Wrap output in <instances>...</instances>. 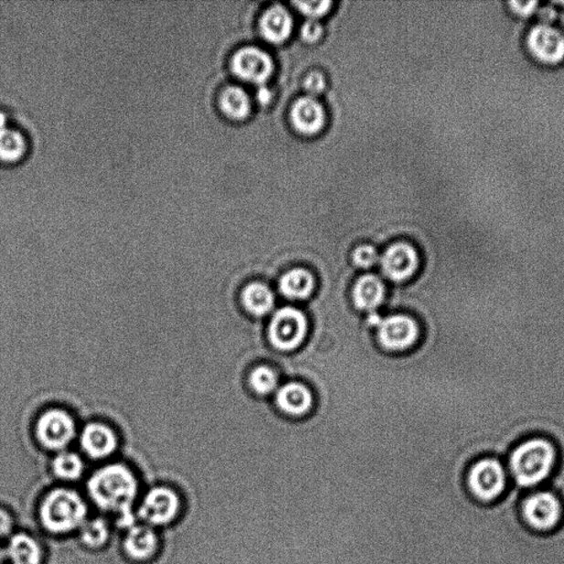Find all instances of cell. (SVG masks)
Here are the masks:
<instances>
[{
	"label": "cell",
	"instance_id": "19",
	"mask_svg": "<svg viewBox=\"0 0 564 564\" xmlns=\"http://www.w3.org/2000/svg\"><path fill=\"white\" fill-rule=\"evenodd\" d=\"M7 555L13 564H40L41 548L35 538L17 534L9 541Z\"/></svg>",
	"mask_w": 564,
	"mask_h": 564
},
{
	"label": "cell",
	"instance_id": "31",
	"mask_svg": "<svg viewBox=\"0 0 564 564\" xmlns=\"http://www.w3.org/2000/svg\"><path fill=\"white\" fill-rule=\"evenodd\" d=\"M322 34H324V28H322L319 21L314 19L308 20L307 23L303 25V28H301V37H303L304 41L309 43L318 41Z\"/></svg>",
	"mask_w": 564,
	"mask_h": 564
},
{
	"label": "cell",
	"instance_id": "25",
	"mask_svg": "<svg viewBox=\"0 0 564 564\" xmlns=\"http://www.w3.org/2000/svg\"><path fill=\"white\" fill-rule=\"evenodd\" d=\"M26 141L23 133L5 126L0 128V159L14 161L25 153Z\"/></svg>",
	"mask_w": 564,
	"mask_h": 564
},
{
	"label": "cell",
	"instance_id": "17",
	"mask_svg": "<svg viewBox=\"0 0 564 564\" xmlns=\"http://www.w3.org/2000/svg\"><path fill=\"white\" fill-rule=\"evenodd\" d=\"M276 400L282 411L292 416H301L309 411L314 399L307 387L289 383L278 390Z\"/></svg>",
	"mask_w": 564,
	"mask_h": 564
},
{
	"label": "cell",
	"instance_id": "36",
	"mask_svg": "<svg viewBox=\"0 0 564 564\" xmlns=\"http://www.w3.org/2000/svg\"><path fill=\"white\" fill-rule=\"evenodd\" d=\"M3 561H4V555H3L2 550H0V564H3Z\"/></svg>",
	"mask_w": 564,
	"mask_h": 564
},
{
	"label": "cell",
	"instance_id": "1",
	"mask_svg": "<svg viewBox=\"0 0 564 564\" xmlns=\"http://www.w3.org/2000/svg\"><path fill=\"white\" fill-rule=\"evenodd\" d=\"M88 492L96 506L116 515L122 528L135 526L133 504L138 482L131 469L122 464H110L96 471L88 482Z\"/></svg>",
	"mask_w": 564,
	"mask_h": 564
},
{
	"label": "cell",
	"instance_id": "22",
	"mask_svg": "<svg viewBox=\"0 0 564 564\" xmlns=\"http://www.w3.org/2000/svg\"><path fill=\"white\" fill-rule=\"evenodd\" d=\"M243 304L250 314L265 315L272 310L275 297L265 284L250 283L243 292Z\"/></svg>",
	"mask_w": 564,
	"mask_h": 564
},
{
	"label": "cell",
	"instance_id": "9",
	"mask_svg": "<svg viewBox=\"0 0 564 564\" xmlns=\"http://www.w3.org/2000/svg\"><path fill=\"white\" fill-rule=\"evenodd\" d=\"M307 320L301 311L282 308L271 322L270 338L272 346L282 351H292L304 340Z\"/></svg>",
	"mask_w": 564,
	"mask_h": 564
},
{
	"label": "cell",
	"instance_id": "30",
	"mask_svg": "<svg viewBox=\"0 0 564 564\" xmlns=\"http://www.w3.org/2000/svg\"><path fill=\"white\" fill-rule=\"evenodd\" d=\"M304 88L310 95H313V98L321 94L325 89V75L320 72L310 73L304 80Z\"/></svg>",
	"mask_w": 564,
	"mask_h": 564
},
{
	"label": "cell",
	"instance_id": "4",
	"mask_svg": "<svg viewBox=\"0 0 564 564\" xmlns=\"http://www.w3.org/2000/svg\"><path fill=\"white\" fill-rule=\"evenodd\" d=\"M464 485L470 496L482 505L501 501L510 486L507 471L502 462L490 456L473 462L467 467Z\"/></svg>",
	"mask_w": 564,
	"mask_h": 564
},
{
	"label": "cell",
	"instance_id": "7",
	"mask_svg": "<svg viewBox=\"0 0 564 564\" xmlns=\"http://www.w3.org/2000/svg\"><path fill=\"white\" fill-rule=\"evenodd\" d=\"M181 507L180 497L166 486H155L144 495L138 517L149 527H160L174 522Z\"/></svg>",
	"mask_w": 564,
	"mask_h": 564
},
{
	"label": "cell",
	"instance_id": "14",
	"mask_svg": "<svg viewBox=\"0 0 564 564\" xmlns=\"http://www.w3.org/2000/svg\"><path fill=\"white\" fill-rule=\"evenodd\" d=\"M292 122L300 133L315 135L325 126L324 107L313 96L300 99L293 106Z\"/></svg>",
	"mask_w": 564,
	"mask_h": 564
},
{
	"label": "cell",
	"instance_id": "11",
	"mask_svg": "<svg viewBox=\"0 0 564 564\" xmlns=\"http://www.w3.org/2000/svg\"><path fill=\"white\" fill-rule=\"evenodd\" d=\"M233 71L247 82L262 84L271 78L272 61L265 51L246 47L236 52L232 60Z\"/></svg>",
	"mask_w": 564,
	"mask_h": 564
},
{
	"label": "cell",
	"instance_id": "13",
	"mask_svg": "<svg viewBox=\"0 0 564 564\" xmlns=\"http://www.w3.org/2000/svg\"><path fill=\"white\" fill-rule=\"evenodd\" d=\"M80 447L94 460L109 458L118 447V440L112 430L106 424L89 423L80 433Z\"/></svg>",
	"mask_w": 564,
	"mask_h": 564
},
{
	"label": "cell",
	"instance_id": "28",
	"mask_svg": "<svg viewBox=\"0 0 564 564\" xmlns=\"http://www.w3.org/2000/svg\"><path fill=\"white\" fill-rule=\"evenodd\" d=\"M353 261L359 268L373 267L378 261V252L372 246H361L354 251Z\"/></svg>",
	"mask_w": 564,
	"mask_h": 564
},
{
	"label": "cell",
	"instance_id": "5",
	"mask_svg": "<svg viewBox=\"0 0 564 564\" xmlns=\"http://www.w3.org/2000/svg\"><path fill=\"white\" fill-rule=\"evenodd\" d=\"M519 514L526 527L537 534H551L563 523L562 498L550 488L525 492L519 502Z\"/></svg>",
	"mask_w": 564,
	"mask_h": 564
},
{
	"label": "cell",
	"instance_id": "32",
	"mask_svg": "<svg viewBox=\"0 0 564 564\" xmlns=\"http://www.w3.org/2000/svg\"><path fill=\"white\" fill-rule=\"evenodd\" d=\"M13 529V519L10 516L5 512V510L0 509V538H4V537L8 536L12 533Z\"/></svg>",
	"mask_w": 564,
	"mask_h": 564
},
{
	"label": "cell",
	"instance_id": "8",
	"mask_svg": "<svg viewBox=\"0 0 564 564\" xmlns=\"http://www.w3.org/2000/svg\"><path fill=\"white\" fill-rule=\"evenodd\" d=\"M77 427L74 419L67 411L50 410L37 419L36 436L42 447L51 451H62L75 437Z\"/></svg>",
	"mask_w": 564,
	"mask_h": 564
},
{
	"label": "cell",
	"instance_id": "15",
	"mask_svg": "<svg viewBox=\"0 0 564 564\" xmlns=\"http://www.w3.org/2000/svg\"><path fill=\"white\" fill-rule=\"evenodd\" d=\"M157 535L149 526H133L123 539V551L136 561H144L152 558L157 551Z\"/></svg>",
	"mask_w": 564,
	"mask_h": 564
},
{
	"label": "cell",
	"instance_id": "12",
	"mask_svg": "<svg viewBox=\"0 0 564 564\" xmlns=\"http://www.w3.org/2000/svg\"><path fill=\"white\" fill-rule=\"evenodd\" d=\"M381 270L394 282H405L416 272L419 257L412 246L397 243L386 250L380 260Z\"/></svg>",
	"mask_w": 564,
	"mask_h": 564
},
{
	"label": "cell",
	"instance_id": "10",
	"mask_svg": "<svg viewBox=\"0 0 564 564\" xmlns=\"http://www.w3.org/2000/svg\"><path fill=\"white\" fill-rule=\"evenodd\" d=\"M378 329L381 346L390 351L407 350L419 336L416 322L405 315L388 316L381 320Z\"/></svg>",
	"mask_w": 564,
	"mask_h": 564
},
{
	"label": "cell",
	"instance_id": "35",
	"mask_svg": "<svg viewBox=\"0 0 564 564\" xmlns=\"http://www.w3.org/2000/svg\"><path fill=\"white\" fill-rule=\"evenodd\" d=\"M7 126V118L4 112H0V128Z\"/></svg>",
	"mask_w": 564,
	"mask_h": 564
},
{
	"label": "cell",
	"instance_id": "16",
	"mask_svg": "<svg viewBox=\"0 0 564 564\" xmlns=\"http://www.w3.org/2000/svg\"><path fill=\"white\" fill-rule=\"evenodd\" d=\"M293 28L292 15L282 5H275L262 16L261 31L262 37L271 43H282L288 39Z\"/></svg>",
	"mask_w": 564,
	"mask_h": 564
},
{
	"label": "cell",
	"instance_id": "6",
	"mask_svg": "<svg viewBox=\"0 0 564 564\" xmlns=\"http://www.w3.org/2000/svg\"><path fill=\"white\" fill-rule=\"evenodd\" d=\"M528 55L546 67L564 62V30L552 21L540 20L531 26L525 37Z\"/></svg>",
	"mask_w": 564,
	"mask_h": 564
},
{
	"label": "cell",
	"instance_id": "34",
	"mask_svg": "<svg viewBox=\"0 0 564 564\" xmlns=\"http://www.w3.org/2000/svg\"><path fill=\"white\" fill-rule=\"evenodd\" d=\"M381 320H383V319H381L380 316L378 314H376V313H372L368 316V324L370 325H372V326L378 327L379 325Z\"/></svg>",
	"mask_w": 564,
	"mask_h": 564
},
{
	"label": "cell",
	"instance_id": "3",
	"mask_svg": "<svg viewBox=\"0 0 564 564\" xmlns=\"http://www.w3.org/2000/svg\"><path fill=\"white\" fill-rule=\"evenodd\" d=\"M88 506L80 494L68 488L48 493L39 508L40 523L51 534L63 535L80 529L86 522Z\"/></svg>",
	"mask_w": 564,
	"mask_h": 564
},
{
	"label": "cell",
	"instance_id": "27",
	"mask_svg": "<svg viewBox=\"0 0 564 564\" xmlns=\"http://www.w3.org/2000/svg\"><path fill=\"white\" fill-rule=\"evenodd\" d=\"M293 5L301 13L314 20L325 16L332 6L331 2H294Z\"/></svg>",
	"mask_w": 564,
	"mask_h": 564
},
{
	"label": "cell",
	"instance_id": "23",
	"mask_svg": "<svg viewBox=\"0 0 564 564\" xmlns=\"http://www.w3.org/2000/svg\"><path fill=\"white\" fill-rule=\"evenodd\" d=\"M110 538L109 525L104 519L86 520L80 528V542L90 549H100Z\"/></svg>",
	"mask_w": 564,
	"mask_h": 564
},
{
	"label": "cell",
	"instance_id": "20",
	"mask_svg": "<svg viewBox=\"0 0 564 564\" xmlns=\"http://www.w3.org/2000/svg\"><path fill=\"white\" fill-rule=\"evenodd\" d=\"M279 287L284 297L301 300L308 298L313 293L314 281L307 271L293 270L282 277Z\"/></svg>",
	"mask_w": 564,
	"mask_h": 564
},
{
	"label": "cell",
	"instance_id": "18",
	"mask_svg": "<svg viewBox=\"0 0 564 564\" xmlns=\"http://www.w3.org/2000/svg\"><path fill=\"white\" fill-rule=\"evenodd\" d=\"M385 288L380 279L372 275L358 279L353 289L354 303L358 309L373 311L383 303Z\"/></svg>",
	"mask_w": 564,
	"mask_h": 564
},
{
	"label": "cell",
	"instance_id": "2",
	"mask_svg": "<svg viewBox=\"0 0 564 564\" xmlns=\"http://www.w3.org/2000/svg\"><path fill=\"white\" fill-rule=\"evenodd\" d=\"M558 465V451L545 439H530L510 452L508 471L514 485L523 491H535L551 479Z\"/></svg>",
	"mask_w": 564,
	"mask_h": 564
},
{
	"label": "cell",
	"instance_id": "33",
	"mask_svg": "<svg viewBox=\"0 0 564 564\" xmlns=\"http://www.w3.org/2000/svg\"><path fill=\"white\" fill-rule=\"evenodd\" d=\"M257 99L260 101V103L266 104L271 101V94L266 88H261L258 90Z\"/></svg>",
	"mask_w": 564,
	"mask_h": 564
},
{
	"label": "cell",
	"instance_id": "29",
	"mask_svg": "<svg viewBox=\"0 0 564 564\" xmlns=\"http://www.w3.org/2000/svg\"><path fill=\"white\" fill-rule=\"evenodd\" d=\"M510 12L519 18H529L540 10V3L530 0V2H509Z\"/></svg>",
	"mask_w": 564,
	"mask_h": 564
},
{
	"label": "cell",
	"instance_id": "26",
	"mask_svg": "<svg viewBox=\"0 0 564 564\" xmlns=\"http://www.w3.org/2000/svg\"><path fill=\"white\" fill-rule=\"evenodd\" d=\"M250 383L256 393L267 395L272 393L277 388L278 378L272 369L261 367H257L250 374Z\"/></svg>",
	"mask_w": 564,
	"mask_h": 564
},
{
	"label": "cell",
	"instance_id": "21",
	"mask_svg": "<svg viewBox=\"0 0 564 564\" xmlns=\"http://www.w3.org/2000/svg\"><path fill=\"white\" fill-rule=\"evenodd\" d=\"M219 105L225 115L238 121L244 120L251 110L250 96L238 86H229L223 90Z\"/></svg>",
	"mask_w": 564,
	"mask_h": 564
},
{
	"label": "cell",
	"instance_id": "24",
	"mask_svg": "<svg viewBox=\"0 0 564 564\" xmlns=\"http://www.w3.org/2000/svg\"><path fill=\"white\" fill-rule=\"evenodd\" d=\"M52 471L58 479L63 481L79 480L84 472L83 461L78 454L61 452L53 460Z\"/></svg>",
	"mask_w": 564,
	"mask_h": 564
}]
</instances>
